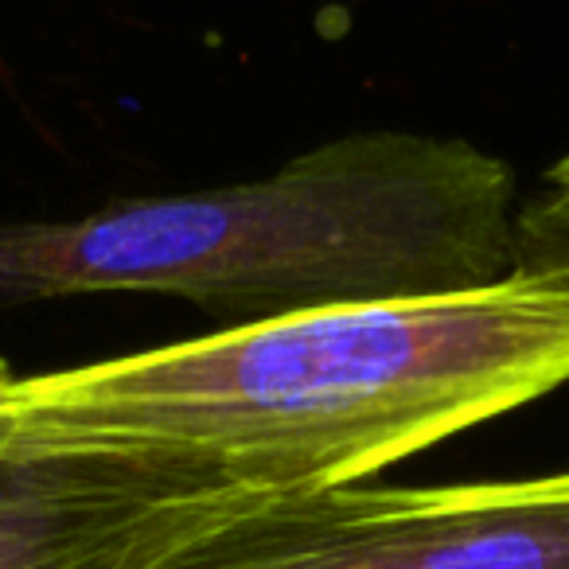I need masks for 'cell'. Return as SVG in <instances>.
I'll return each instance as SVG.
<instances>
[{
	"label": "cell",
	"mask_w": 569,
	"mask_h": 569,
	"mask_svg": "<svg viewBox=\"0 0 569 569\" xmlns=\"http://www.w3.org/2000/svg\"><path fill=\"white\" fill-rule=\"evenodd\" d=\"M17 379V375L9 371V363H4V359H0V395H4V390H9V382Z\"/></svg>",
	"instance_id": "obj_7"
},
{
	"label": "cell",
	"mask_w": 569,
	"mask_h": 569,
	"mask_svg": "<svg viewBox=\"0 0 569 569\" xmlns=\"http://www.w3.org/2000/svg\"><path fill=\"white\" fill-rule=\"evenodd\" d=\"M515 172L457 137L363 129L261 180L0 219V309L160 293L219 332L343 305L488 289L515 273Z\"/></svg>",
	"instance_id": "obj_2"
},
{
	"label": "cell",
	"mask_w": 569,
	"mask_h": 569,
	"mask_svg": "<svg viewBox=\"0 0 569 569\" xmlns=\"http://www.w3.org/2000/svg\"><path fill=\"white\" fill-rule=\"evenodd\" d=\"M569 382V269L343 305L12 379L0 449L137 452L261 496L348 488Z\"/></svg>",
	"instance_id": "obj_1"
},
{
	"label": "cell",
	"mask_w": 569,
	"mask_h": 569,
	"mask_svg": "<svg viewBox=\"0 0 569 569\" xmlns=\"http://www.w3.org/2000/svg\"><path fill=\"white\" fill-rule=\"evenodd\" d=\"M546 183H550V191H561V196H569V152L550 168V172H546Z\"/></svg>",
	"instance_id": "obj_6"
},
{
	"label": "cell",
	"mask_w": 569,
	"mask_h": 569,
	"mask_svg": "<svg viewBox=\"0 0 569 569\" xmlns=\"http://www.w3.org/2000/svg\"><path fill=\"white\" fill-rule=\"evenodd\" d=\"M258 499L183 460L0 449V569H152Z\"/></svg>",
	"instance_id": "obj_4"
},
{
	"label": "cell",
	"mask_w": 569,
	"mask_h": 569,
	"mask_svg": "<svg viewBox=\"0 0 569 569\" xmlns=\"http://www.w3.org/2000/svg\"><path fill=\"white\" fill-rule=\"evenodd\" d=\"M515 269H569V196L546 188L515 214Z\"/></svg>",
	"instance_id": "obj_5"
},
{
	"label": "cell",
	"mask_w": 569,
	"mask_h": 569,
	"mask_svg": "<svg viewBox=\"0 0 569 569\" xmlns=\"http://www.w3.org/2000/svg\"><path fill=\"white\" fill-rule=\"evenodd\" d=\"M152 569H569V472L269 496Z\"/></svg>",
	"instance_id": "obj_3"
}]
</instances>
